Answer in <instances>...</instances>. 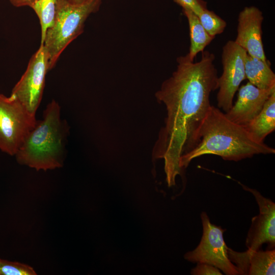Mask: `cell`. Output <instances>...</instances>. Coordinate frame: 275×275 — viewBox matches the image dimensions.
<instances>
[{
	"label": "cell",
	"mask_w": 275,
	"mask_h": 275,
	"mask_svg": "<svg viewBox=\"0 0 275 275\" xmlns=\"http://www.w3.org/2000/svg\"><path fill=\"white\" fill-rule=\"evenodd\" d=\"M14 6L17 7L29 6L32 7L37 0H9Z\"/></svg>",
	"instance_id": "21"
},
{
	"label": "cell",
	"mask_w": 275,
	"mask_h": 275,
	"mask_svg": "<svg viewBox=\"0 0 275 275\" xmlns=\"http://www.w3.org/2000/svg\"><path fill=\"white\" fill-rule=\"evenodd\" d=\"M67 2L73 4V5H81L88 2H89L92 0H65Z\"/></svg>",
	"instance_id": "22"
},
{
	"label": "cell",
	"mask_w": 275,
	"mask_h": 275,
	"mask_svg": "<svg viewBox=\"0 0 275 275\" xmlns=\"http://www.w3.org/2000/svg\"><path fill=\"white\" fill-rule=\"evenodd\" d=\"M256 142L264 143L267 135L275 129V90L265 103L261 111L249 123L243 126Z\"/></svg>",
	"instance_id": "13"
},
{
	"label": "cell",
	"mask_w": 275,
	"mask_h": 275,
	"mask_svg": "<svg viewBox=\"0 0 275 275\" xmlns=\"http://www.w3.org/2000/svg\"><path fill=\"white\" fill-rule=\"evenodd\" d=\"M203 233L198 245L185 254V260L193 263L213 265L227 275H239L236 266L230 260L228 248L224 239L225 229L210 222L206 212L200 215Z\"/></svg>",
	"instance_id": "6"
},
{
	"label": "cell",
	"mask_w": 275,
	"mask_h": 275,
	"mask_svg": "<svg viewBox=\"0 0 275 275\" xmlns=\"http://www.w3.org/2000/svg\"><path fill=\"white\" fill-rule=\"evenodd\" d=\"M57 0H37L31 7L38 16L41 29V44L43 45L47 30L52 25L56 14Z\"/></svg>",
	"instance_id": "16"
},
{
	"label": "cell",
	"mask_w": 275,
	"mask_h": 275,
	"mask_svg": "<svg viewBox=\"0 0 275 275\" xmlns=\"http://www.w3.org/2000/svg\"><path fill=\"white\" fill-rule=\"evenodd\" d=\"M31 266L18 262L0 259V275H36Z\"/></svg>",
	"instance_id": "18"
},
{
	"label": "cell",
	"mask_w": 275,
	"mask_h": 275,
	"mask_svg": "<svg viewBox=\"0 0 275 275\" xmlns=\"http://www.w3.org/2000/svg\"><path fill=\"white\" fill-rule=\"evenodd\" d=\"M215 56L203 51L196 62L188 54L177 59L176 70L156 92L157 101L166 106L164 125L160 130L152 151L154 160L163 159L169 187L181 175V157L197 143L199 129L211 105L210 94L218 89Z\"/></svg>",
	"instance_id": "1"
},
{
	"label": "cell",
	"mask_w": 275,
	"mask_h": 275,
	"mask_svg": "<svg viewBox=\"0 0 275 275\" xmlns=\"http://www.w3.org/2000/svg\"><path fill=\"white\" fill-rule=\"evenodd\" d=\"M193 275H222L221 270L217 267L204 263H197V265L191 269Z\"/></svg>",
	"instance_id": "20"
},
{
	"label": "cell",
	"mask_w": 275,
	"mask_h": 275,
	"mask_svg": "<svg viewBox=\"0 0 275 275\" xmlns=\"http://www.w3.org/2000/svg\"><path fill=\"white\" fill-rule=\"evenodd\" d=\"M199 20L206 31L214 38L217 35L222 34L226 27V22L207 8L198 16Z\"/></svg>",
	"instance_id": "17"
},
{
	"label": "cell",
	"mask_w": 275,
	"mask_h": 275,
	"mask_svg": "<svg viewBox=\"0 0 275 275\" xmlns=\"http://www.w3.org/2000/svg\"><path fill=\"white\" fill-rule=\"evenodd\" d=\"M69 130L67 121L61 118L59 104L52 100L15 154L17 162L36 171L62 167Z\"/></svg>",
	"instance_id": "3"
},
{
	"label": "cell",
	"mask_w": 275,
	"mask_h": 275,
	"mask_svg": "<svg viewBox=\"0 0 275 275\" xmlns=\"http://www.w3.org/2000/svg\"><path fill=\"white\" fill-rule=\"evenodd\" d=\"M101 1L73 5L65 0H57L56 16L43 44L48 57L49 70L55 66L66 47L81 34L86 19L98 10Z\"/></svg>",
	"instance_id": "4"
},
{
	"label": "cell",
	"mask_w": 275,
	"mask_h": 275,
	"mask_svg": "<svg viewBox=\"0 0 275 275\" xmlns=\"http://www.w3.org/2000/svg\"><path fill=\"white\" fill-rule=\"evenodd\" d=\"M262 12L255 6L245 7L239 14L234 42L250 56L267 60L262 42Z\"/></svg>",
	"instance_id": "10"
},
{
	"label": "cell",
	"mask_w": 275,
	"mask_h": 275,
	"mask_svg": "<svg viewBox=\"0 0 275 275\" xmlns=\"http://www.w3.org/2000/svg\"><path fill=\"white\" fill-rule=\"evenodd\" d=\"M179 5L183 10H188L197 16L206 9V3L202 0H174Z\"/></svg>",
	"instance_id": "19"
},
{
	"label": "cell",
	"mask_w": 275,
	"mask_h": 275,
	"mask_svg": "<svg viewBox=\"0 0 275 275\" xmlns=\"http://www.w3.org/2000/svg\"><path fill=\"white\" fill-rule=\"evenodd\" d=\"M37 120L15 97L0 94V150L15 155Z\"/></svg>",
	"instance_id": "5"
},
{
	"label": "cell",
	"mask_w": 275,
	"mask_h": 275,
	"mask_svg": "<svg viewBox=\"0 0 275 275\" xmlns=\"http://www.w3.org/2000/svg\"><path fill=\"white\" fill-rule=\"evenodd\" d=\"M228 255L240 275L275 274V249L239 252L228 247Z\"/></svg>",
	"instance_id": "12"
},
{
	"label": "cell",
	"mask_w": 275,
	"mask_h": 275,
	"mask_svg": "<svg viewBox=\"0 0 275 275\" xmlns=\"http://www.w3.org/2000/svg\"><path fill=\"white\" fill-rule=\"evenodd\" d=\"M243 188L252 193L258 205L259 213L252 218L245 240L248 250L257 251L266 244L267 249L275 247V203L264 197L255 189L240 184Z\"/></svg>",
	"instance_id": "9"
},
{
	"label": "cell",
	"mask_w": 275,
	"mask_h": 275,
	"mask_svg": "<svg viewBox=\"0 0 275 275\" xmlns=\"http://www.w3.org/2000/svg\"><path fill=\"white\" fill-rule=\"evenodd\" d=\"M246 51L234 41L229 40L223 47V73L218 77L217 106L225 113L233 105V100L241 82L246 79Z\"/></svg>",
	"instance_id": "7"
},
{
	"label": "cell",
	"mask_w": 275,
	"mask_h": 275,
	"mask_svg": "<svg viewBox=\"0 0 275 275\" xmlns=\"http://www.w3.org/2000/svg\"><path fill=\"white\" fill-rule=\"evenodd\" d=\"M183 12L187 18L189 28L190 45L187 53L189 58L194 61L197 54L204 51L214 38L206 31L196 14L188 10H183Z\"/></svg>",
	"instance_id": "15"
},
{
	"label": "cell",
	"mask_w": 275,
	"mask_h": 275,
	"mask_svg": "<svg viewBox=\"0 0 275 275\" xmlns=\"http://www.w3.org/2000/svg\"><path fill=\"white\" fill-rule=\"evenodd\" d=\"M48 70V55L43 45H40L31 58L25 72L12 89L11 95L33 114L36 115L42 100Z\"/></svg>",
	"instance_id": "8"
},
{
	"label": "cell",
	"mask_w": 275,
	"mask_h": 275,
	"mask_svg": "<svg viewBox=\"0 0 275 275\" xmlns=\"http://www.w3.org/2000/svg\"><path fill=\"white\" fill-rule=\"evenodd\" d=\"M244 67L246 79L254 86L261 89L275 87V74L269 61H263L247 53Z\"/></svg>",
	"instance_id": "14"
},
{
	"label": "cell",
	"mask_w": 275,
	"mask_h": 275,
	"mask_svg": "<svg viewBox=\"0 0 275 275\" xmlns=\"http://www.w3.org/2000/svg\"><path fill=\"white\" fill-rule=\"evenodd\" d=\"M275 87L261 89L248 82L238 89L237 99L226 116L232 122L244 126L261 111Z\"/></svg>",
	"instance_id": "11"
},
{
	"label": "cell",
	"mask_w": 275,
	"mask_h": 275,
	"mask_svg": "<svg viewBox=\"0 0 275 275\" xmlns=\"http://www.w3.org/2000/svg\"><path fill=\"white\" fill-rule=\"evenodd\" d=\"M274 153V148L255 141L243 126L232 122L212 105L199 129L196 144L181 157L180 167L183 171L193 159L206 154L238 161L257 154Z\"/></svg>",
	"instance_id": "2"
}]
</instances>
